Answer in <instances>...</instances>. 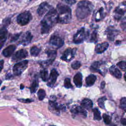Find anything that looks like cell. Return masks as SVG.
<instances>
[{
	"label": "cell",
	"mask_w": 126,
	"mask_h": 126,
	"mask_svg": "<svg viewBox=\"0 0 126 126\" xmlns=\"http://www.w3.org/2000/svg\"><path fill=\"white\" fill-rule=\"evenodd\" d=\"M58 23V13L53 7L45 15L41 21V33L47 34L51 30L53 26Z\"/></svg>",
	"instance_id": "obj_1"
},
{
	"label": "cell",
	"mask_w": 126,
	"mask_h": 126,
	"mask_svg": "<svg viewBox=\"0 0 126 126\" xmlns=\"http://www.w3.org/2000/svg\"><path fill=\"white\" fill-rule=\"evenodd\" d=\"M94 9V5L89 0H84L78 2L76 9V15L80 20L88 17Z\"/></svg>",
	"instance_id": "obj_2"
},
{
	"label": "cell",
	"mask_w": 126,
	"mask_h": 126,
	"mask_svg": "<svg viewBox=\"0 0 126 126\" xmlns=\"http://www.w3.org/2000/svg\"><path fill=\"white\" fill-rule=\"evenodd\" d=\"M58 13V23L62 24H67L70 22L72 18L70 8L63 3H59L57 5Z\"/></svg>",
	"instance_id": "obj_3"
},
{
	"label": "cell",
	"mask_w": 126,
	"mask_h": 126,
	"mask_svg": "<svg viewBox=\"0 0 126 126\" xmlns=\"http://www.w3.org/2000/svg\"><path fill=\"white\" fill-rule=\"evenodd\" d=\"M89 35V32L86 31L84 28H82L74 35L73 39V42L75 44L81 43L88 37Z\"/></svg>",
	"instance_id": "obj_4"
},
{
	"label": "cell",
	"mask_w": 126,
	"mask_h": 126,
	"mask_svg": "<svg viewBox=\"0 0 126 126\" xmlns=\"http://www.w3.org/2000/svg\"><path fill=\"white\" fill-rule=\"evenodd\" d=\"M32 16L29 11H24L19 14L17 17V22L21 26L28 24L32 20Z\"/></svg>",
	"instance_id": "obj_5"
},
{
	"label": "cell",
	"mask_w": 126,
	"mask_h": 126,
	"mask_svg": "<svg viewBox=\"0 0 126 126\" xmlns=\"http://www.w3.org/2000/svg\"><path fill=\"white\" fill-rule=\"evenodd\" d=\"M28 61L24 60L14 64L13 67V72L15 75H20L28 67Z\"/></svg>",
	"instance_id": "obj_6"
},
{
	"label": "cell",
	"mask_w": 126,
	"mask_h": 126,
	"mask_svg": "<svg viewBox=\"0 0 126 126\" xmlns=\"http://www.w3.org/2000/svg\"><path fill=\"white\" fill-rule=\"evenodd\" d=\"M126 13V1H123L116 7L114 11V17L117 20H119Z\"/></svg>",
	"instance_id": "obj_7"
},
{
	"label": "cell",
	"mask_w": 126,
	"mask_h": 126,
	"mask_svg": "<svg viewBox=\"0 0 126 126\" xmlns=\"http://www.w3.org/2000/svg\"><path fill=\"white\" fill-rule=\"evenodd\" d=\"M76 51L77 49L76 48L73 49L68 48L64 51L62 56L61 57V59L64 61L69 62L74 58Z\"/></svg>",
	"instance_id": "obj_8"
},
{
	"label": "cell",
	"mask_w": 126,
	"mask_h": 126,
	"mask_svg": "<svg viewBox=\"0 0 126 126\" xmlns=\"http://www.w3.org/2000/svg\"><path fill=\"white\" fill-rule=\"evenodd\" d=\"M53 7L47 2H42L37 9V13L40 16H42L45 14H46Z\"/></svg>",
	"instance_id": "obj_9"
},
{
	"label": "cell",
	"mask_w": 126,
	"mask_h": 126,
	"mask_svg": "<svg viewBox=\"0 0 126 126\" xmlns=\"http://www.w3.org/2000/svg\"><path fill=\"white\" fill-rule=\"evenodd\" d=\"M28 56V53L25 49H20L17 51L12 56V61L13 62L19 61L22 59L27 58Z\"/></svg>",
	"instance_id": "obj_10"
},
{
	"label": "cell",
	"mask_w": 126,
	"mask_h": 126,
	"mask_svg": "<svg viewBox=\"0 0 126 126\" xmlns=\"http://www.w3.org/2000/svg\"><path fill=\"white\" fill-rule=\"evenodd\" d=\"M49 43L51 45L57 47L58 48L61 47L64 44L63 39L57 35H52L51 36L49 40Z\"/></svg>",
	"instance_id": "obj_11"
},
{
	"label": "cell",
	"mask_w": 126,
	"mask_h": 126,
	"mask_svg": "<svg viewBox=\"0 0 126 126\" xmlns=\"http://www.w3.org/2000/svg\"><path fill=\"white\" fill-rule=\"evenodd\" d=\"M107 38L110 41H114L115 37L119 34V31L113 26L108 27L106 30Z\"/></svg>",
	"instance_id": "obj_12"
},
{
	"label": "cell",
	"mask_w": 126,
	"mask_h": 126,
	"mask_svg": "<svg viewBox=\"0 0 126 126\" xmlns=\"http://www.w3.org/2000/svg\"><path fill=\"white\" fill-rule=\"evenodd\" d=\"M49 108L50 111H52V112L54 113L59 114L61 110L65 109V107H64V106H63L62 105H59L57 102L53 100H50L49 101Z\"/></svg>",
	"instance_id": "obj_13"
},
{
	"label": "cell",
	"mask_w": 126,
	"mask_h": 126,
	"mask_svg": "<svg viewBox=\"0 0 126 126\" xmlns=\"http://www.w3.org/2000/svg\"><path fill=\"white\" fill-rule=\"evenodd\" d=\"M33 36L31 32H27L22 36L21 39L20 40L19 44H22L23 46H27L29 44L32 39Z\"/></svg>",
	"instance_id": "obj_14"
},
{
	"label": "cell",
	"mask_w": 126,
	"mask_h": 126,
	"mask_svg": "<svg viewBox=\"0 0 126 126\" xmlns=\"http://www.w3.org/2000/svg\"><path fill=\"white\" fill-rule=\"evenodd\" d=\"M58 76L59 73L58 71L55 69H52L50 72L47 85L49 87L53 86L56 83Z\"/></svg>",
	"instance_id": "obj_15"
},
{
	"label": "cell",
	"mask_w": 126,
	"mask_h": 126,
	"mask_svg": "<svg viewBox=\"0 0 126 126\" xmlns=\"http://www.w3.org/2000/svg\"><path fill=\"white\" fill-rule=\"evenodd\" d=\"M8 32L6 28L1 27L0 28V50L3 46L7 38Z\"/></svg>",
	"instance_id": "obj_16"
},
{
	"label": "cell",
	"mask_w": 126,
	"mask_h": 126,
	"mask_svg": "<svg viewBox=\"0 0 126 126\" xmlns=\"http://www.w3.org/2000/svg\"><path fill=\"white\" fill-rule=\"evenodd\" d=\"M71 112L75 115L80 114L85 117L87 116V112L82 106H79L77 105H74L70 109Z\"/></svg>",
	"instance_id": "obj_17"
},
{
	"label": "cell",
	"mask_w": 126,
	"mask_h": 126,
	"mask_svg": "<svg viewBox=\"0 0 126 126\" xmlns=\"http://www.w3.org/2000/svg\"><path fill=\"white\" fill-rule=\"evenodd\" d=\"M103 62L100 61H95L94 62L90 67V70L93 72H97L101 74L102 75H103V73L100 69V67L103 65Z\"/></svg>",
	"instance_id": "obj_18"
},
{
	"label": "cell",
	"mask_w": 126,
	"mask_h": 126,
	"mask_svg": "<svg viewBox=\"0 0 126 126\" xmlns=\"http://www.w3.org/2000/svg\"><path fill=\"white\" fill-rule=\"evenodd\" d=\"M109 46V44L107 42H104L99 43L95 46V51L97 54H101L103 53L107 50Z\"/></svg>",
	"instance_id": "obj_19"
},
{
	"label": "cell",
	"mask_w": 126,
	"mask_h": 126,
	"mask_svg": "<svg viewBox=\"0 0 126 126\" xmlns=\"http://www.w3.org/2000/svg\"><path fill=\"white\" fill-rule=\"evenodd\" d=\"M16 49V46L14 45H9L3 50L2 54L5 57H9L13 53Z\"/></svg>",
	"instance_id": "obj_20"
},
{
	"label": "cell",
	"mask_w": 126,
	"mask_h": 126,
	"mask_svg": "<svg viewBox=\"0 0 126 126\" xmlns=\"http://www.w3.org/2000/svg\"><path fill=\"white\" fill-rule=\"evenodd\" d=\"M73 82L78 88H80L82 85V75L80 72L77 73L73 77Z\"/></svg>",
	"instance_id": "obj_21"
},
{
	"label": "cell",
	"mask_w": 126,
	"mask_h": 126,
	"mask_svg": "<svg viewBox=\"0 0 126 126\" xmlns=\"http://www.w3.org/2000/svg\"><path fill=\"white\" fill-rule=\"evenodd\" d=\"M81 105L83 108L90 110L92 108L93 104L92 101L91 99L88 98H84L82 101Z\"/></svg>",
	"instance_id": "obj_22"
},
{
	"label": "cell",
	"mask_w": 126,
	"mask_h": 126,
	"mask_svg": "<svg viewBox=\"0 0 126 126\" xmlns=\"http://www.w3.org/2000/svg\"><path fill=\"white\" fill-rule=\"evenodd\" d=\"M110 73L117 78H121L122 77V73L119 69L115 65H112L109 68Z\"/></svg>",
	"instance_id": "obj_23"
},
{
	"label": "cell",
	"mask_w": 126,
	"mask_h": 126,
	"mask_svg": "<svg viewBox=\"0 0 126 126\" xmlns=\"http://www.w3.org/2000/svg\"><path fill=\"white\" fill-rule=\"evenodd\" d=\"M105 13L104 11V8L101 7H100L95 13L94 18L95 21H99L104 18Z\"/></svg>",
	"instance_id": "obj_24"
},
{
	"label": "cell",
	"mask_w": 126,
	"mask_h": 126,
	"mask_svg": "<svg viewBox=\"0 0 126 126\" xmlns=\"http://www.w3.org/2000/svg\"><path fill=\"white\" fill-rule=\"evenodd\" d=\"M96 77L94 74H90L86 78V83L87 86H93L95 82Z\"/></svg>",
	"instance_id": "obj_25"
},
{
	"label": "cell",
	"mask_w": 126,
	"mask_h": 126,
	"mask_svg": "<svg viewBox=\"0 0 126 126\" xmlns=\"http://www.w3.org/2000/svg\"><path fill=\"white\" fill-rule=\"evenodd\" d=\"M38 78L37 77H35L34 79H33L32 83V84L31 87L30 88L31 92L32 93H35L38 88Z\"/></svg>",
	"instance_id": "obj_26"
},
{
	"label": "cell",
	"mask_w": 126,
	"mask_h": 126,
	"mask_svg": "<svg viewBox=\"0 0 126 126\" xmlns=\"http://www.w3.org/2000/svg\"><path fill=\"white\" fill-rule=\"evenodd\" d=\"M45 53L47 54L48 57L49 58V59L55 60L57 56V51L56 50L48 49L45 51Z\"/></svg>",
	"instance_id": "obj_27"
},
{
	"label": "cell",
	"mask_w": 126,
	"mask_h": 126,
	"mask_svg": "<svg viewBox=\"0 0 126 126\" xmlns=\"http://www.w3.org/2000/svg\"><path fill=\"white\" fill-rule=\"evenodd\" d=\"M41 51V49L36 46H32L30 49V53L32 56L36 57L38 55Z\"/></svg>",
	"instance_id": "obj_28"
},
{
	"label": "cell",
	"mask_w": 126,
	"mask_h": 126,
	"mask_svg": "<svg viewBox=\"0 0 126 126\" xmlns=\"http://www.w3.org/2000/svg\"><path fill=\"white\" fill-rule=\"evenodd\" d=\"M40 75L42 80L44 81H47L49 79L48 77V71L46 69H42L40 71Z\"/></svg>",
	"instance_id": "obj_29"
},
{
	"label": "cell",
	"mask_w": 126,
	"mask_h": 126,
	"mask_svg": "<svg viewBox=\"0 0 126 126\" xmlns=\"http://www.w3.org/2000/svg\"><path fill=\"white\" fill-rule=\"evenodd\" d=\"M93 113H94V118L95 120L99 121L101 119V116L100 115V111L97 109L94 108L93 110Z\"/></svg>",
	"instance_id": "obj_30"
},
{
	"label": "cell",
	"mask_w": 126,
	"mask_h": 126,
	"mask_svg": "<svg viewBox=\"0 0 126 126\" xmlns=\"http://www.w3.org/2000/svg\"><path fill=\"white\" fill-rule=\"evenodd\" d=\"M90 41L91 42H96L97 41V32L95 30L91 34Z\"/></svg>",
	"instance_id": "obj_31"
},
{
	"label": "cell",
	"mask_w": 126,
	"mask_h": 126,
	"mask_svg": "<svg viewBox=\"0 0 126 126\" xmlns=\"http://www.w3.org/2000/svg\"><path fill=\"white\" fill-rule=\"evenodd\" d=\"M37 95L38 99L40 100H42L44 98L46 95L45 91L43 89H40L37 92Z\"/></svg>",
	"instance_id": "obj_32"
},
{
	"label": "cell",
	"mask_w": 126,
	"mask_h": 126,
	"mask_svg": "<svg viewBox=\"0 0 126 126\" xmlns=\"http://www.w3.org/2000/svg\"><path fill=\"white\" fill-rule=\"evenodd\" d=\"M120 106V107L125 112H126V97H123L121 99Z\"/></svg>",
	"instance_id": "obj_33"
},
{
	"label": "cell",
	"mask_w": 126,
	"mask_h": 126,
	"mask_svg": "<svg viewBox=\"0 0 126 126\" xmlns=\"http://www.w3.org/2000/svg\"><path fill=\"white\" fill-rule=\"evenodd\" d=\"M64 87L67 89H70L72 88V85L70 82V79L69 78H66L64 80Z\"/></svg>",
	"instance_id": "obj_34"
},
{
	"label": "cell",
	"mask_w": 126,
	"mask_h": 126,
	"mask_svg": "<svg viewBox=\"0 0 126 126\" xmlns=\"http://www.w3.org/2000/svg\"><path fill=\"white\" fill-rule=\"evenodd\" d=\"M54 60H52V59H48V60H47L46 61H41L40 62V64L42 66H44V67H46L50 64H51L53 62H54Z\"/></svg>",
	"instance_id": "obj_35"
},
{
	"label": "cell",
	"mask_w": 126,
	"mask_h": 126,
	"mask_svg": "<svg viewBox=\"0 0 126 126\" xmlns=\"http://www.w3.org/2000/svg\"><path fill=\"white\" fill-rule=\"evenodd\" d=\"M107 99L106 97H102L98 99V104L101 108H104V101Z\"/></svg>",
	"instance_id": "obj_36"
},
{
	"label": "cell",
	"mask_w": 126,
	"mask_h": 126,
	"mask_svg": "<svg viewBox=\"0 0 126 126\" xmlns=\"http://www.w3.org/2000/svg\"><path fill=\"white\" fill-rule=\"evenodd\" d=\"M102 117L103 119V121L106 124L109 125L111 123V118L108 115L106 114H104L102 116Z\"/></svg>",
	"instance_id": "obj_37"
},
{
	"label": "cell",
	"mask_w": 126,
	"mask_h": 126,
	"mask_svg": "<svg viewBox=\"0 0 126 126\" xmlns=\"http://www.w3.org/2000/svg\"><path fill=\"white\" fill-rule=\"evenodd\" d=\"M71 67L74 69H78L81 66V63L79 61H75L71 63Z\"/></svg>",
	"instance_id": "obj_38"
},
{
	"label": "cell",
	"mask_w": 126,
	"mask_h": 126,
	"mask_svg": "<svg viewBox=\"0 0 126 126\" xmlns=\"http://www.w3.org/2000/svg\"><path fill=\"white\" fill-rule=\"evenodd\" d=\"M117 66L123 70H126V61H121L117 63Z\"/></svg>",
	"instance_id": "obj_39"
},
{
	"label": "cell",
	"mask_w": 126,
	"mask_h": 126,
	"mask_svg": "<svg viewBox=\"0 0 126 126\" xmlns=\"http://www.w3.org/2000/svg\"><path fill=\"white\" fill-rule=\"evenodd\" d=\"M10 23V18H5L4 19H3L2 21V25L3 27L6 28Z\"/></svg>",
	"instance_id": "obj_40"
},
{
	"label": "cell",
	"mask_w": 126,
	"mask_h": 126,
	"mask_svg": "<svg viewBox=\"0 0 126 126\" xmlns=\"http://www.w3.org/2000/svg\"><path fill=\"white\" fill-rule=\"evenodd\" d=\"M21 33H18L15 34L13 36H12L11 37V40H10L11 42H14V41H16L19 38V37L21 35Z\"/></svg>",
	"instance_id": "obj_41"
},
{
	"label": "cell",
	"mask_w": 126,
	"mask_h": 126,
	"mask_svg": "<svg viewBox=\"0 0 126 126\" xmlns=\"http://www.w3.org/2000/svg\"><path fill=\"white\" fill-rule=\"evenodd\" d=\"M120 26L122 29H123V30L126 29V16L122 19L120 24Z\"/></svg>",
	"instance_id": "obj_42"
},
{
	"label": "cell",
	"mask_w": 126,
	"mask_h": 126,
	"mask_svg": "<svg viewBox=\"0 0 126 126\" xmlns=\"http://www.w3.org/2000/svg\"><path fill=\"white\" fill-rule=\"evenodd\" d=\"M18 100L21 102L23 103H30L33 101L32 99H23V98H21V99H19Z\"/></svg>",
	"instance_id": "obj_43"
},
{
	"label": "cell",
	"mask_w": 126,
	"mask_h": 126,
	"mask_svg": "<svg viewBox=\"0 0 126 126\" xmlns=\"http://www.w3.org/2000/svg\"><path fill=\"white\" fill-rule=\"evenodd\" d=\"M62 0L69 5H72L74 4L76 1V0Z\"/></svg>",
	"instance_id": "obj_44"
},
{
	"label": "cell",
	"mask_w": 126,
	"mask_h": 126,
	"mask_svg": "<svg viewBox=\"0 0 126 126\" xmlns=\"http://www.w3.org/2000/svg\"><path fill=\"white\" fill-rule=\"evenodd\" d=\"M3 64H4V61L3 60H0V72L2 70L3 67Z\"/></svg>",
	"instance_id": "obj_45"
},
{
	"label": "cell",
	"mask_w": 126,
	"mask_h": 126,
	"mask_svg": "<svg viewBox=\"0 0 126 126\" xmlns=\"http://www.w3.org/2000/svg\"><path fill=\"white\" fill-rule=\"evenodd\" d=\"M121 122L123 125L126 126V118H122L121 120Z\"/></svg>",
	"instance_id": "obj_46"
},
{
	"label": "cell",
	"mask_w": 126,
	"mask_h": 126,
	"mask_svg": "<svg viewBox=\"0 0 126 126\" xmlns=\"http://www.w3.org/2000/svg\"><path fill=\"white\" fill-rule=\"evenodd\" d=\"M105 83L104 81H103V82H101V88H102V89L104 88V87L105 86Z\"/></svg>",
	"instance_id": "obj_47"
},
{
	"label": "cell",
	"mask_w": 126,
	"mask_h": 126,
	"mask_svg": "<svg viewBox=\"0 0 126 126\" xmlns=\"http://www.w3.org/2000/svg\"><path fill=\"white\" fill-rule=\"evenodd\" d=\"M23 88H24V86H23V84H21V85H20V89H23Z\"/></svg>",
	"instance_id": "obj_48"
},
{
	"label": "cell",
	"mask_w": 126,
	"mask_h": 126,
	"mask_svg": "<svg viewBox=\"0 0 126 126\" xmlns=\"http://www.w3.org/2000/svg\"><path fill=\"white\" fill-rule=\"evenodd\" d=\"M125 80H126V73L125 74Z\"/></svg>",
	"instance_id": "obj_49"
},
{
	"label": "cell",
	"mask_w": 126,
	"mask_h": 126,
	"mask_svg": "<svg viewBox=\"0 0 126 126\" xmlns=\"http://www.w3.org/2000/svg\"><path fill=\"white\" fill-rule=\"evenodd\" d=\"M1 81L0 80V84H1Z\"/></svg>",
	"instance_id": "obj_50"
},
{
	"label": "cell",
	"mask_w": 126,
	"mask_h": 126,
	"mask_svg": "<svg viewBox=\"0 0 126 126\" xmlns=\"http://www.w3.org/2000/svg\"><path fill=\"white\" fill-rule=\"evenodd\" d=\"M54 126V125H50V126Z\"/></svg>",
	"instance_id": "obj_51"
},
{
	"label": "cell",
	"mask_w": 126,
	"mask_h": 126,
	"mask_svg": "<svg viewBox=\"0 0 126 126\" xmlns=\"http://www.w3.org/2000/svg\"></svg>",
	"instance_id": "obj_52"
}]
</instances>
